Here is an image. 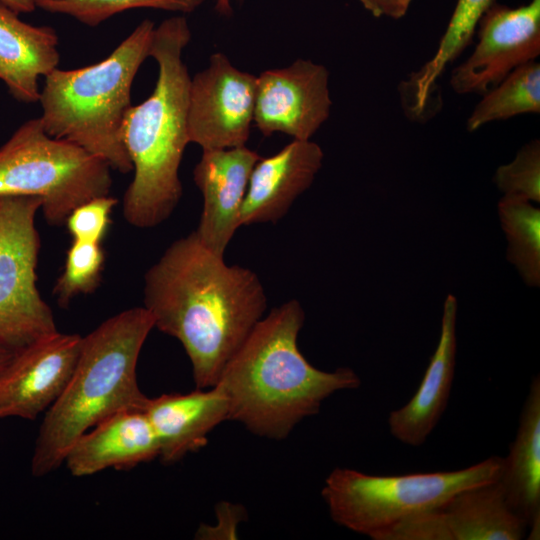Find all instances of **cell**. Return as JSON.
Wrapping results in <instances>:
<instances>
[{
	"label": "cell",
	"instance_id": "d6986e66",
	"mask_svg": "<svg viewBox=\"0 0 540 540\" xmlns=\"http://www.w3.org/2000/svg\"><path fill=\"white\" fill-rule=\"evenodd\" d=\"M58 41L53 27L25 23L0 3V80L14 99L39 101V78L59 63Z\"/></svg>",
	"mask_w": 540,
	"mask_h": 540
},
{
	"label": "cell",
	"instance_id": "d4e9b609",
	"mask_svg": "<svg viewBox=\"0 0 540 540\" xmlns=\"http://www.w3.org/2000/svg\"><path fill=\"white\" fill-rule=\"evenodd\" d=\"M105 255L101 243L73 241L53 293L67 307L79 294L92 293L100 284Z\"/></svg>",
	"mask_w": 540,
	"mask_h": 540
},
{
	"label": "cell",
	"instance_id": "9a60e30c",
	"mask_svg": "<svg viewBox=\"0 0 540 540\" xmlns=\"http://www.w3.org/2000/svg\"><path fill=\"white\" fill-rule=\"evenodd\" d=\"M321 147L293 140L278 153L255 164L240 210V226L276 223L306 191L322 166Z\"/></svg>",
	"mask_w": 540,
	"mask_h": 540
},
{
	"label": "cell",
	"instance_id": "603a6c76",
	"mask_svg": "<svg viewBox=\"0 0 540 540\" xmlns=\"http://www.w3.org/2000/svg\"><path fill=\"white\" fill-rule=\"evenodd\" d=\"M498 214L508 241L507 259L531 287L540 285V209L531 201L504 195Z\"/></svg>",
	"mask_w": 540,
	"mask_h": 540
},
{
	"label": "cell",
	"instance_id": "e0dca14e",
	"mask_svg": "<svg viewBox=\"0 0 540 540\" xmlns=\"http://www.w3.org/2000/svg\"><path fill=\"white\" fill-rule=\"evenodd\" d=\"M144 411L159 442V458L166 464L205 446L208 434L229 415L227 397L218 385L148 398Z\"/></svg>",
	"mask_w": 540,
	"mask_h": 540
},
{
	"label": "cell",
	"instance_id": "4fadbf2b",
	"mask_svg": "<svg viewBox=\"0 0 540 540\" xmlns=\"http://www.w3.org/2000/svg\"><path fill=\"white\" fill-rule=\"evenodd\" d=\"M82 336L56 331L17 350L0 370V418L34 420L64 391Z\"/></svg>",
	"mask_w": 540,
	"mask_h": 540
},
{
	"label": "cell",
	"instance_id": "4dcf8cb0",
	"mask_svg": "<svg viewBox=\"0 0 540 540\" xmlns=\"http://www.w3.org/2000/svg\"><path fill=\"white\" fill-rule=\"evenodd\" d=\"M230 0H218V3H217V9L221 12V13H226V12H229L230 11V4H229Z\"/></svg>",
	"mask_w": 540,
	"mask_h": 540
},
{
	"label": "cell",
	"instance_id": "6da1fadb",
	"mask_svg": "<svg viewBox=\"0 0 540 540\" xmlns=\"http://www.w3.org/2000/svg\"><path fill=\"white\" fill-rule=\"evenodd\" d=\"M143 292L154 328L181 343L201 389L217 383L267 307L257 274L228 265L194 231L175 240L147 270Z\"/></svg>",
	"mask_w": 540,
	"mask_h": 540
},
{
	"label": "cell",
	"instance_id": "277c9868",
	"mask_svg": "<svg viewBox=\"0 0 540 540\" xmlns=\"http://www.w3.org/2000/svg\"><path fill=\"white\" fill-rule=\"evenodd\" d=\"M154 328L145 307H133L106 319L82 336L79 356L64 391L45 412L31 460L35 477L63 463L72 444L106 417L129 408H144L148 397L139 388L137 363Z\"/></svg>",
	"mask_w": 540,
	"mask_h": 540
},
{
	"label": "cell",
	"instance_id": "f1b7e54d",
	"mask_svg": "<svg viewBox=\"0 0 540 540\" xmlns=\"http://www.w3.org/2000/svg\"><path fill=\"white\" fill-rule=\"evenodd\" d=\"M0 3L15 13H31L36 7L35 0H0Z\"/></svg>",
	"mask_w": 540,
	"mask_h": 540
},
{
	"label": "cell",
	"instance_id": "ba28073f",
	"mask_svg": "<svg viewBox=\"0 0 540 540\" xmlns=\"http://www.w3.org/2000/svg\"><path fill=\"white\" fill-rule=\"evenodd\" d=\"M41 205L35 196H0V343L14 351L58 331L37 288Z\"/></svg>",
	"mask_w": 540,
	"mask_h": 540
},
{
	"label": "cell",
	"instance_id": "cb8c5ba5",
	"mask_svg": "<svg viewBox=\"0 0 540 540\" xmlns=\"http://www.w3.org/2000/svg\"><path fill=\"white\" fill-rule=\"evenodd\" d=\"M205 0H35L36 7L72 16L79 22L96 27L115 14L134 8H154L191 13Z\"/></svg>",
	"mask_w": 540,
	"mask_h": 540
},
{
	"label": "cell",
	"instance_id": "484cf974",
	"mask_svg": "<svg viewBox=\"0 0 540 540\" xmlns=\"http://www.w3.org/2000/svg\"><path fill=\"white\" fill-rule=\"evenodd\" d=\"M494 182L508 196L540 202V141L525 144L515 158L497 168Z\"/></svg>",
	"mask_w": 540,
	"mask_h": 540
},
{
	"label": "cell",
	"instance_id": "ffe728a7",
	"mask_svg": "<svg viewBox=\"0 0 540 540\" xmlns=\"http://www.w3.org/2000/svg\"><path fill=\"white\" fill-rule=\"evenodd\" d=\"M506 501L529 529L540 536V378H533L524 402L515 440L502 459L499 477Z\"/></svg>",
	"mask_w": 540,
	"mask_h": 540
},
{
	"label": "cell",
	"instance_id": "8fae6325",
	"mask_svg": "<svg viewBox=\"0 0 540 540\" xmlns=\"http://www.w3.org/2000/svg\"><path fill=\"white\" fill-rule=\"evenodd\" d=\"M526 530L496 480L462 490L443 505L390 527L376 540H520Z\"/></svg>",
	"mask_w": 540,
	"mask_h": 540
},
{
	"label": "cell",
	"instance_id": "7402d4cb",
	"mask_svg": "<svg viewBox=\"0 0 540 540\" xmlns=\"http://www.w3.org/2000/svg\"><path fill=\"white\" fill-rule=\"evenodd\" d=\"M467 119L473 132L493 121L521 114L540 112V64L536 60L511 71L503 80L482 95Z\"/></svg>",
	"mask_w": 540,
	"mask_h": 540
},
{
	"label": "cell",
	"instance_id": "7a4b0ae2",
	"mask_svg": "<svg viewBox=\"0 0 540 540\" xmlns=\"http://www.w3.org/2000/svg\"><path fill=\"white\" fill-rule=\"evenodd\" d=\"M304 320L301 304L292 299L256 323L215 384L227 397L228 420L282 440L330 395L360 386L351 368L327 372L306 360L297 343Z\"/></svg>",
	"mask_w": 540,
	"mask_h": 540
},
{
	"label": "cell",
	"instance_id": "52a82bcc",
	"mask_svg": "<svg viewBox=\"0 0 540 540\" xmlns=\"http://www.w3.org/2000/svg\"><path fill=\"white\" fill-rule=\"evenodd\" d=\"M110 170L78 145L50 136L34 118L0 147V196L39 197L46 222L61 226L75 208L109 194Z\"/></svg>",
	"mask_w": 540,
	"mask_h": 540
},
{
	"label": "cell",
	"instance_id": "30bf717a",
	"mask_svg": "<svg viewBox=\"0 0 540 540\" xmlns=\"http://www.w3.org/2000/svg\"><path fill=\"white\" fill-rule=\"evenodd\" d=\"M470 56L451 73L457 94H485L517 67L540 54V0L510 8L495 3L478 26Z\"/></svg>",
	"mask_w": 540,
	"mask_h": 540
},
{
	"label": "cell",
	"instance_id": "8992f818",
	"mask_svg": "<svg viewBox=\"0 0 540 540\" xmlns=\"http://www.w3.org/2000/svg\"><path fill=\"white\" fill-rule=\"evenodd\" d=\"M502 459L491 456L456 471L380 476L335 468L321 495L332 520L375 540L403 520L443 505L458 492L499 479Z\"/></svg>",
	"mask_w": 540,
	"mask_h": 540
},
{
	"label": "cell",
	"instance_id": "2e32d148",
	"mask_svg": "<svg viewBox=\"0 0 540 540\" xmlns=\"http://www.w3.org/2000/svg\"><path fill=\"white\" fill-rule=\"evenodd\" d=\"M157 436L144 408L118 411L83 433L64 463L71 475L84 477L108 468L128 469L159 457Z\"/></svg>",
	"mask_w": 540,
	"mask_h": 540
},
{
	"label": "cell",
	"instance_id": "4316f807",
	"mask_svg": "<svg viewBox=\"0 0 540 540\" xmlns=\"http://www.w3.org/2000/svg\"><path fill=\"white\" fill-rule=\"evenodd\" d=\"M117 203L118 200L108 194L93 198L75 208L65 222L73 241L101 243Z\"/></svg>",
	"mask_w": 540,
	"mask_h": 540
},
{
	"label": "cell",
	"instance_id": "ac0fdd59",
	"mask_svg": "<svg viewBox=\"0 0 540 540\" xmlns=\"http://www.w3.org/2000/svg\"><path fill=\"white\" fill-rule=\"evenodd\" d=\"M457 299L447 295L438 345L413 397L388 418L391 435L413 447L422 445L438 424L449 401L456 364Z\"/></svg>",
	"mask_w": 540,
	"mask_h": 540
},
{
	"label": "cell",
	"instance_id": "3957f363",
	"mask_svg": "<svg viewBox=\"0 0 540 540\" xmlns=\"http://www.w3.org/2000/svg\"><path fill=\"white\" fill-rule=\"evenodd\" d=\"M191 39L187 20L175 16L154 29L150 56L158 64L152 94L125 114L121 138L134 176L122 204L126 221L155 227L173 213L182 196L179 167L186 145L190 76L183 61Z\"/></svg>",
	"mask_w": 540,
	"mask_h": 540
},
{
	"label": "cell",
	"instance_id": "7c38bea8",
	"mask_svg": "<svg viewBox=\"0 0 540 540\" xmlns=\"http://www.w3.org/2000/svg\"><path fill=\"white\" fill-rule=\"evenodd\" d=\"M329 72L321 64L298 59L256 77L253 122L270 136L284 133L310 140L330 115Z\"/></svg>",
	"mask_w": 540,
	"mask_h": 540
},
{
	"label": "cell",
	"instance_id": "83f0119b",
	"mask_svg": "<svg viewBox=\"0 0 540 540\" xmlns=\"http://www.w3.org/2000/svg\"><path fill=\"white\" fill-rule=\"evenodd\" d=\"M375 17L399 19L403 17L412 0H358Z\"/></svg>",
	"mask_w": 540,
	"mask_h": 540
},
{
	"label": "cell",
	"instance_id": "f546056e",
	"mask_svg": "<svg viewBox=\"0 0 540 540\" xmlns=\"http://www.w3.org/2000/svg\"><path fill=\"white\" fill-rule=\"evenodd\" d=\"M16 351L0 343V370L12 359Z\"/></svg>",
	"mask_w": 540,
	"mask_h": 540
},
{
	"label": "cell",
	"instance_id": "44dd1931",
	"mask_svg": "<svg viewBox=\"0 0 540 540\" xmlns=\"http://www.w3.org/2000/svg\"><path fill=\"white\" fill-rule=\"evenodd\" d=\"M495 0H457L448 26L432 58L406 83L408 107L415 114L424 112L433 88L447 65L469 45L475 30Z\"/></svg>",
	"mask_w": 540,
	"mask_h": 540
},
{
	"label": "cell",
	"instance_id": "9c48e42d",
	"mask_svg": "<svg viewBox=\"0 0 540 540\" xmlns=\"http://www.w3.org/2000/svg\"><path fill=\"white\" fill-rule=\"evenodd\" d=\"M256 76L236 68L221 52L190 80L189 143L202 150L244 146L253 122Z\"/></svg>",
	"mask_w": 540,
	"mask_h": 540
},
{
	"label": "cell",
	"instance_id": "5b68a950",
	"mask_svg": "<svg viewBox=\"0 0 540 540\" xmlns=\"http://www.w3.org/2000/svg\"><path fill=\"white\" fill-rule=\"evenodd\" d=\"M154 29L145 19L102 61L49 73L39 98L45 131L85 149L111 169L131 172L121 127L131 107L133 80L150 56Z\"/></svg>",
	"mask_w": 540,
	"mask_h": 540
},
{
	"label": "cell",
	"instance_id": "5bb4252c",
	"mask_svg": "<svg viewBox=\"0 0 540 540\" xmlns=\"http://www.w3.org/2000/svg\"><path fill=\"white\" fill-rule=\"evenodd\" d=\"M260 158L245 145L203 150L194 168V182L203 196V209L194 232L218 255L224 256L240 227V210L249 178Z\"/></svg>",
	"mask_w": 540,
	"mask_h": 540
}]
</instances>
